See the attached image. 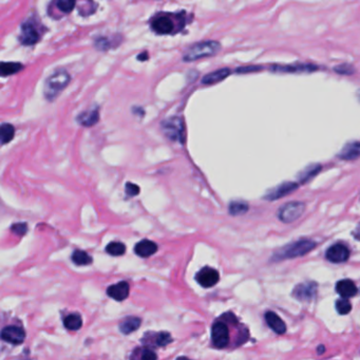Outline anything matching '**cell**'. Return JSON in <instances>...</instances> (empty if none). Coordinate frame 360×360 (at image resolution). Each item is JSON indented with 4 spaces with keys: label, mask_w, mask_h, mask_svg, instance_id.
Masks as SVG:
<instances>
[{
    "label": "cell",
    "mask_w": 360,
    "mask_h": 360,
    "mask_svg": "<svg viewBox=\"0 0 360 360\" xmlns=\"http://www.w3.org/2000/svg\"><path fill=\"white\" fill-rule=\"evenodd\" d=\"M221 50V45L219 41L215 40H206L201 41L192 45L183 56V60L186 63L199 60L201 58L210 57L216 55L219 51Z\"/></svg>",
    "instance_id": "1"
},
{
    "label": "cell",
    "mask_w": 360,
    "mask_h": 360,
    "mask_svg": "<svg viewBox=\"0 0 360 360\" xmlns=\"http://www.w3.org/2000/svg\"><path fill=\"white\" fill-rule=\"evenodd\" d=\"M70 81H71V77L66 70H58L52 74L45 83V88H43L45 98L50 102L54 101L69 85Z\"/></svg>",
    "instance_id": "2"
},
{
    "label": "cell",
    "mask_w": 360,
    "mask_h": 360,
    "mask_svg": "<svg viewBox=\"0 0 360 360\" xmlns=\"http://www.w3.org/2000/svg\"><path fill=\"white\" fill-rule=\"evenodd\" d=\"M316 246V243L312 240H299L297 242L286 245L283 248L278 250L273 257V260L280 261L285 259H294L302 257L304 254L312 251Z\"/></svg>",
    "instance_id": "3"
},
{
    "label": "cell",
    "mask_w": 360,
    "mask_h": 360,
    "mask_svg": "<svg viewBox=\"0 0 360 360\" xmlns=\"http://www.w3.org/2000/svg\"><path fill=\"white\" fill-rule=\"evenodd\" d=\"M212 342L217 349H225L231 344V330L228 327L227 315L216 320L212 327Z\"/></svg>",
    "instance_id": "4"
},
{
    "label": "cell",
    "mask_w": 360,
    "mask_h": 360,
    "mask_svg": "<svg viewBox=\"0 0 360 360\" xmlns=\"http://www.w3.org/2000/svg\"><path fill=\"white\" fill-rule=\"evenodd\" d=\"M305 210V204L302 202H289L279 209L278 218L283 223H292L299 219Z\"/></svg>",
    "instance_id": "5"
},
{
    "label": "cell",
    "mask_w": 360,
    "mask_h": 360,
    "mask_svg": "<svg viewBox=\"0 0 360 360\" xmlns=\"http://www.w3.org/2000/svg\"><path fill=\"white\" fill-rule=\"evenodd\" d=\"M164 133L172 140H180L183 142L184 125L183 120L180 118H171L165 120L162 124Z\"/></svg>",
    "instance_id": "6"
},
{
    "label": "cell",
    "mask_w": 360,
    "mask_h": 360,
    "mask_svg": "<svg viewBox=\"0 0 360 360\" xmlns=\"http://www.w3.org/2000/svg\"><path fill=\"white\" fill-rule=\"evenodd\" d=\"M40 39V34L33 20H28L21 25L19 40L24 46H33Z\"/></svg>",
    "instance_id": "7"
},
{
    "label": "cell",
    "mask_w": 360,
    "mask_h": 360,
    "mask_svg": "<svg viewBox=\"0 0 360 360\" xmlns=\"http://www.w3.org/2000/svg\"><path fill=\"white\" fill-rule=\"evenodd\" d=\"M143 344L149 348H160L169 345L172 341V337L168 332H148L143 337Z\"/></svg>",
    "instance_id": "8"
},
{
    "label": "cell",
    "mask_w": 360,
    "mask_h": 360,
    "mask_svg": "<svg viewBox=\"0 0 360 360\" xmlns=\"http://www.w3.org/2000/svg\"><path fill=\"white\" fill-rule=\"evenodd\" d=\"M196 280L201 286L207 288L215 286L219 282V280H220V275H219L217 269L206 266L198 271Z\"/></svg>",
    "instance_id": "9"
},
{
    "label": "cell",
    "mask_w": 360,
    "mask_h": 360,
    "mask_svg": "<svg viewBox=\"0 0 360 360\" xmlns=\"http://www.w3.org/2000/svg\"><path fill=\"white\" fill-rule=\"evenodd\" d=\"M174 22L169 15L162 14L159 16H155L151 21V29L161 35L170 34L174 31Z\"/></svg>",
    "instance_id": "10"
},
{
    "label": "cell",
    "mask_w": 360,
    "mask_h": 360,
    "mask_svg": "<svg viewBox=\"0 0 360 360\" xmlns=\"http://www.w3.org/2000/svg\"><path fill=\"white\" fill-rule=\"evenodd\" d=\"M1 338L14 346L21 345L25 339V332L21 327L7 326L1 331Z\"/></svg>",
    "instance_id": "11"
},
{
    "label": "cell",
    "mask_w": 360,
    "mask_h": 360,
    "mask_svg": "<svg viewBox=\"0 0 360 360\" xmlns=\"http://www.w3.org/2000/svg\"><path fill=\"white\" fill-rule=\"evenodd\" d=\"M317 292V284L315 282H305L298 284L293 291V296L300 301H310Z\"/></svg>",
    "instance_id": "12"
},
{
    "label": "cell",
    "mask_w": 360,
    "mask_h": 360,
    "mask_svg": "<svg viewBox=\"0 0 360 360\" xmlns=\"http://www.w3.org/2000/svg\"><path fill=\"white\" fill-rule=\"evenodd\" d=\"M350 257V250L342 244H335L327 251V259L333 263L345 262Z\"/></svg>",
    "instance_id": "13"
},
{
    "label": "cell",
    "mask_w": 360,
    "mask_h": 360,
    "mask_svg": "<svg viewBox=\"0 0 360 360\" xmlns=\"http://www.w3.org/2000/svg\"><path fill=\"white\" fill-rule=\"evenodd\" d=\"M129 283L126 281H120V282L108 287L107 295L117 301H124L129 296Z\"/></svg>",
    "instance_id": "14"
},
{
    "label": "cell",
    "mask_w": 360,
    "mask_h": 360,
    "mask_svg": "<svg viewBox=\"0 0 360 360\" xmlns=\"http://www.w3.org/2000/svg\"><path fill=\"white\" fill-rule=\"evenodd\" d=\"M297 188H298V185L296 183L285 182L283 184H281V185L277 186L276 188L269 190L267 192V195L265 196V198L268 200H278L280 198H283V197L289 195L291 192H293Z\"/></svg>",
    "instance_id": "15"
},
{
    "label": "cell",
    "mask_w": 360,
    "mask_h": 360,
    "mask_svg": "<svg viewBox=\"0 0 360 360\" xmlns=\"http://www.w3.org/2000/svg\"><path fill=\"white\" fill-rule=\"evenodd\" d=\"M76 120L78 124L84 127H92L100 120V111L98 108L84 111L76 118Z\"/></svg>",
    "instance_id": "16"
},
{
    "label": "cell",
    "mask_w": 360,
    "mask_h": 360,
    "mask_svg": "<svg viewBox=\"0 0 360 360\" xmlns=\"http://www.w3.org/2000/svg\"><path fill=\"white\" fill-rule=\"evenodd\" d=\"M157 251V245L150 240L139 241L134 246V252L142 258H148Z\"/></svg>",
    "instance_id": "17"
},
{
    "label": "cell",
    "mask_w": 360,
    "mask_h": 360,
    "mask_svg": "<svg viewBox=\"0 0 360 360\" xmlns=\"http://www.w3.org/2000/svg\"><path fill=\"white\" fill-rule=\"evenodd\" d=\"M264 317H265V321L268 324V327L275 333L279 334V335H282V334H284L286 332V326H285L284 321L281 319L276 313L267 312Z\"/></svg>",
    "instance_id": "18"
},
{
    "label": "cell",
    "mask_w": 360,
    "mask_h": 360,
    "mask_svg": "<svg viewBox=\"0 0 360 360\" xmlns=\"http://www.w3.org/2000/svg\"><path fill=\"white\" fill-rule=\"evenodd\" d=\"M336 291L344 299H348L357 294V287L352 280L345 279L340 280L337 283Z\"/></svg>",
    "instance_id": "19"
},
{
    "label": "cell",
    "mask_w": 360,
    "mask_h": 360,
    "mask_svg": "<svg viewBox=\"0 0 360 360\" xmlns=\"http://www.w3.org/2000/svg\"><path fill=\"white\" fill-rule=\"evenodd\" d=\"M360 156V143L353 142L346 145L339 153V157L345 161H353Z\"/></svg>",
    "instance_id": "20"
},
{
    "label": "cell",
    "mask_w": 360,
    "mask_h": 360,
    "mask_svg": "<svg viewBox=\"0 0 360 360\" xmlns=\"http://www.w3.org/2000/svg\"><path fill=\"white\" fill-rule=\"evenodd\" d=\"M231 74V70L228 68H223L220 70H217V71H214L212 73H208L207 75H205L202 80V84L203 85H214L217 84L219 82L224 81L225 78Z\"/></svg>",
    "instance_id": "21"
},
{
    "label": "cell",
    "mask_w": 360,
    "mask_h": 360,
    "mask_svg": "<svg viewBox=\"0 0 360 360\" xmlns=\"http://www.w3.org/2000/svg\"><path fill=\"white\" fill-rule=\"evenodd\" d=\"M157 355L154 351L149 347H139L133 350L130 355V360H156Z\"/></svg>",
    "instance_id": "22"
},
{
    "label": "cell",
    "mask_w": 360,
    "mask_h": 360,
    "mask_svg": "<svg viewBox=\"0 0 360 360\" xmlns=\"http://www.w3.org/2000/svg\"><path fill=\"white\" fill-rule=\"evenodd\" d=\"M140 323H142V320L138 317H133V316L128 317L120 324V331L125 335H129L130 333L136 331L139 328Z\"/></svg>",
    "instance_id": "23"
},
{
    "label": "cell",
    "mask_w": 360,
    "mask_h": 360,
    "mask_svg": "<svg viewBox=\"0 0 360 360\" xmlns=\"http://www.w3.org/2000/svg\"><path fill=\"white\" fill-rule=\"evenodd\" d=\"M64 326L66 327V329L70 331L80 330L83 326V319L81 317V315L77 313L69 314L64 319Z\"/></svg>",
    "instance_id": "24"
},
{
    "label": "cell",
    "mask_w": 360,
    "mask_h": 360,
    "mask_svg": "<svg viewBox=\"0 0 360 360\" xmlns=\"http://www.w3.org/2000/svg\"><path fill=\"white\" fill-rule=\"evenodd\" d=\"M71 258L76 265H89L92 263V257L90 254L80 249L74 250Z\"/></svg>",
    "instance_id": "25"
},
{
    "label": "cell",
    "mask_w": 360,
    "mask_h": 360,
    "mask_svg": "<svg viewBox=\"0 0 360 360\" xmlns=\"http://www.w3.org/2000/svg\"><path fill=\"white\" fill-rule=\"evenodd\" d=\"M23 66L19 63H2L0 70H1L2 76H10L17 72H19Z\"/></svg>",
    "instance_id": "26"
},
{
    "label": "cell",
    "mask_w": 360,
    "mask_h": 360,
    "mask_svg": "<svg viewBox=\"0 0 360 360\" xmlns=\"http://www.w3.org/2000/svg\"><path fill=\"white\" fill-rule=\"evenodd\" d=\"M106 251L109 254H111V256L119 257V256H122V254L126 252V246H125V244L121 242H111L107 245Z\"/></svg>",
    "instance_id": "27"
},
{
    "label": "cell",
    "mask_w": 360,
    "mask_h": 360,
    "mask_svg": "<svg viewBox=\"0 0 360 360\" xmlns=\"http://www.w3.org/2000/svg\"><path fill=\"white\" fill-rule=\"evenodd\" d=\"M248 210V205L243 201H234L230 205V214L233 216H240Z\"/></svg>",
    "instance_id": "28"
},
{
    "label": "cell",
    "mask_w": 360,
    "mask_h": 360,
    "mask_svg": "<svg viewBox=\"0 0 360 360\" xmlns=\"http://www.w3.org/2000/svg\"><path fill=\"white\" fill-rule=\"evenodd\" d=\"M15 134V129L11 124H2L1 125V144L5 145L6 143L11 142Z\"/></svg>",
    "instance_id": "29"
},
{
    "label": "cell",
    "mask_w": 360,
    "mask_h": 360,
    "mask_svg": "<svg viewBox=\"0 0 360 360\" xmlns=\"http://www.w3.org/2000/svg\"><path fill=\"white\" fill-rule=\"evenodd\" d=\"M336 309L339 314L347 315L351 312V310H352V305H351V303L347 299L342 298V299H339L336 302Z\"/></svg>",
    "instance_id": "30"
},
{
    "label": "cell",
    "mask_w": 360,
    "mask_h": 360,
    "mask_svg": "<svg viewBox=\"0 0 360 360\" xmlns=\"http://www.w3.org/2000/svg\"><path fill=\"white\" fill-rule=\"evenodd\" d=\"M320 170V166L319 165H315V166H312V167H309V168H306L302 173L299 178L301 180V182H306L307 180H310L311 178H313L314 175L316 173H318V171Z\"/></svg>",
    "instance_id": "31"
},
{
    "label": "cell",
    "mask_w": 360,
    "mask_h": 360,
    "mask_svg": "<svg viewBox=\"0 0 360 360\" xmlns=\"http://www.w3.org/2000/svg\"><path fill=\"white\" fill-rule=\"evenodd\" d=\"M56 4L58 10L63 13H70L75 6V2L72 0H59Z\"/></svg>",
    "instance_id": "32"
},
{
    "label": "cell",
    "mask_w": 360,
    "mask_h": 360,
    "mask_svg": "<svg viewBox=\"0 0 360 360\" xmlns=\"http://www.w3.org/2000/svg\"><path fill=\"white\" fill-rule=\"evenodd\" d=\"M125 190H126V195L129 197V198H132V197H135L139 194V187L136 185V184H133L131 182H128L126 184V187H125Z\"/></svg>",
    "instance_id": "33"
},
{
    "label": "cell",
    "mask_w": 360,
    "mask_h": 360,
    "mask_svg": "<svg viewBox=\"0 0 360 360\" xmlns=\"http://www.w3.org/2000/svg\"><path fill=\"white\" fill-rule=\"evenodd\" d=\"M11 231L16 235L23 236L25 233L28 232V225H27V223H16L12 226Z\"/></svg>",
    "instance_id": "34"
},
{
    "label": "cell",
    "mask_w": 360,
    "mask_h": 360,
    "mask_svg": "<svg viewBox=\"0 0 360 360\" xmlns=\"http://www.w3.org/2000/svg\"><path fill=\"white\" fill-rule=\"evenodd\" d=\"M95 45H96V47H98L100 50H106V49H108L109 48V41L106 39V38H104V37H101V38H99V39H96V41H95Z\"/></svg>",
    "instance_id": "35"
},
{
    "label": "cell",
    "mask_w": 360,
    "mask_h": 360,
    "mask_svg": "<svg viewBox=\"0 0 360 360\" xmlns=\"http://www.w3.org/2000/svg\"><path fill=\"white\" fill-rule=\"evenodd\" d=\"M148 57H149V55H148L147 52L145 51V52H143V53H140V54L137 56V59H138L139 61H146V60L148 59Z\"/></svg>",
    "instance_id": "36"
},
{
    "label": "cell",
    "mask_w": 360,
    "mask_h": 360,
    "mask_svg": "<svg viewBox=\"0 0 360 360\" xmlns=\"http://www.w3.org/2000/svg\"><path fill=\"white\" fill-rule=\"evenodd\" d=\"M318 351H319V352H318L319 354H322V353H323V351H324V347H322V346H321L320 348H318Z\"/></svg>",
    "instance_id": "37"
},
{
    "label": "cell",
    "mask_w": 360,
    "mask_h": 360,
    "mask_svg": "<svg viewBox=\"0 0 360 360\" xmlns=\"http://www.w3.org/2000/svg\"><path fill=\"white\" fill-rule=\"evenodd\" d=\"M177 360H190V359L187 358V357H180V358H178Z\"/></svg>",
    "instance_id": "38"
},
{
    "label": "cell",
    "mask_w": 360,
    "mask_h": 360,
    "mask_svg": "<svg viewBox=\"0 0 360 360\" xmlns=\"http://www.w3.org/2000/svg\"><path fill=\"white\" fill-rule=\"evenodd\" d=\"M358 93H359V94H358V98H359V99H360V91H359V92H358Z\"/></svg>",
    "instance_id": "39"
}]
</instances>
